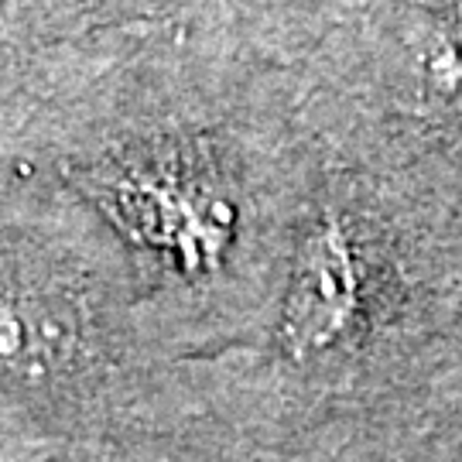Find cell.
Returning <instances> with one entry per match:
<instances>
[{"label": "cell", "instance_id": "1", "mask_svg": "<svg viewBox=\"0 0 462 462\" xmlns=\"http://www.w3.org/2000/svg\"><path fill=\"white\" fill-rule=\"evenodd\" d=\"M62 158L69 182L182 278L216 274L250 213L295 219L298 209L264 213L261 202L298 199L312 168V154L254 148L236 127L185 106L97 116Z\"/></svg>", "mask_w": 462, "mask_h": 462}]
</instances>
